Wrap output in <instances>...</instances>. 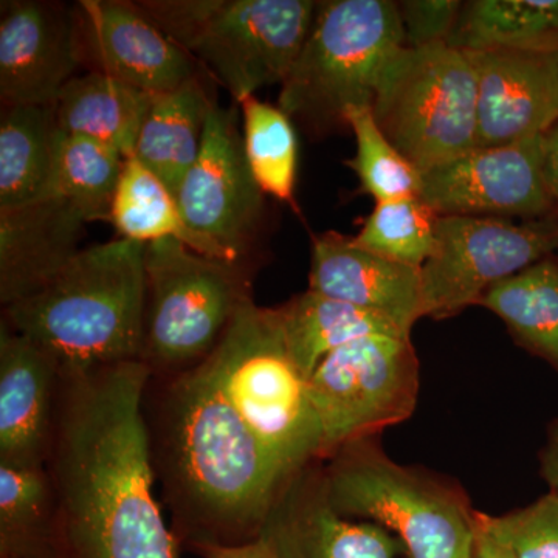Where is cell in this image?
<instances>
[{
  "label": "cell",
  "mask_w": 558,
  "mask_h": 558,
  "mask_svg": "<svg viewBox=\"0 0 558 558\" xmlns=\"http://www.w3.org/2000/svg\"><path fill=\"white\" fill-rule=\"evenodd\" d=\"M143 360L62 377L47 472L60 558H178L154 497Z\"/></svg>",
  "instance_id": "cell-1"
},
{
  "label": "cell",
  "mask_w": 558,
  "mask_h": 558,
  "mask_svg": "<svg viewBox=\"0 0 558 558\" xmlns=\"http://www.w3.org/2000/svg\"><path fill=\"white\" fill-rule=\"evenodd\" d=\"M159 417L157 465L179 543L190 549L258 538L289 478L204 366L174 376Z\"/></svg>",
  "instance_id": "cell-2"
},
{
  "label": "cell",
  "mask_w": 558,
  "mask_h": 558,
  "mask_svg": "<svg viewBox=\"0 0 558 558\" xmlns=\"http://www.w3.org/2000/svg\"><path fill=\"white\" fill-rule=\"evenodd\" d=\"M148 275L146 244L80 250L38 290L3 307L2 322L43 349L62 377L142 360Z\"/></svg>",
  "instance_id": "cell-3"
},
{
  "label": "cell",
  "mask_w": 558,
  "mask_h": 558,
  "mask_svg": "<svg viewBox=\"0 0 558 558\" xmlns=\"http://www.w3.org/2000/svg\"><path fill=\"white\" fill-rule=\"evenodd\" d=\"M201 365L286 478L323 457L310 379L286 347L278 307L250 300Z\"/></svg>",
  "instance_id": "cell-4"
},
{
  "label": "cell",
  "mask_w": 558,
  "mask_h": 558,
  "mask_svg": "<svg viewBox=\"0 0 558 558\" xmlns=\"http://www.w3.org/2000/svg\"><path fill=\"white\" fill-rule=\"evenodd\" d=\"M405 47L398 2H318L300 57L281 84L278 108L311 137L349 130L352 108H373L381 69Z\"/></svg>",
  "instance_id": "cell-5"
},
{
  "label": "cell",
  "mask_w": 558,
  "mask_h": 558,
  "mask_svg": "<svg viewBox=\"0 0 558 558\" xmlns=\"http://www.w3.org/2000/svg\"><path fill=\"white\" fill-rule=\"evenodd\" d=\"M165 35L230 92L234 101L282 84L310 36L312 0L135 2Z\"/></svg>",
  "instance_id": "cell-6"
},
{
  "label": "cell",
  "mask_w": 558,
  "mask_h": 558,
  "mask_svg": "<svg viewBox=\"0 0 558 558\" xmlns=\"http://www.w3.org/2000/svg\"><path fill=\"white\" fill-rule=\"evenodd\" d=\"M328 459L323 486L341 515L387 529L410 558H472L476 510L461 490L398 464L374 438Z\"/></svg>",
  "instance_id": "cell-7"
},
{
  "label": "cell",
  "mask_w": 558,
  "mask_h": 558,
  "mask_svg": "<svg viewBox=\"0 0 558 558\" xmlns=\"http://www.w3.org/2000/svg\"><path fill=\"white\" fill-rule=\"evenodd\" d=\"M146 275L142 360L153 376L199 366L252 300L241 263L209 258L175 240L146 245Z\"/></svg>",
  "instance_id": "cell-8"
},
{
  "label": "cell",
  "mask_w": 558,
  "mask_h": 558,
  "mask_svg": "<svg viewBox=\"0 0 558 558\" xmlns=\"http://www.w3.org/2000/svg\"><path fill=\"white\" fill-rule=\"evenodd\" d=\"M373 113L418 171L476 149V75L464 50L447 44L400 47L381 69Z\"/></svg>",
  "instance_id": "cell-9"
},
{
  "label": "cell",
  "mask_w": 558,
  "mask_h": 558,
  "mask_svg": "<svg viewBox=\"0 0 558 558\" xmlns=\"http://www.w3.org/2000/svg\"><path fill=\"white\" fill-rule=\"evenodd\" d=\"M421 368L411 337L374 333L330 352L310 377L323 457L413 416Z\"/></svg>",
  "instance_id": "cell-10"
},
{
  "label": "cell",
  "mask_w": 558,
  "mask_h": 558,
  "mask_svg": "<svg viewBox=\"0 0 558 558\" xmlns=\"http://www.w3.org/2000/svg\"><path fill=\"white\" fill-rule=\"evenodd\" d=\"M557 253L558 213L520 223L439 216L435 252L421 269L425 317H454L498 282Z\"/></svg>",
  "instance_id": "cell-11"
},
{
  "label": "cell",
  "mask_w": 558,
  "mask_h": 558,
  "mask_svg": "<svg viewBox=\"0 0 558 558\" xmlns=\"http://www.w3.org/2000/svg\"><path fill=\"white\" fill-rule=\"evenodd\" d=\"M186 226L241 263L260 222L264 193L253 179L236 109L209 110L199 156L175 191Z\"/></svg>",
  "instance_id": "cell-12"
},
{
  "label": "cell",
  "mask_w": 558,
  "mask_h": 558,
  "mask_svg": "<svg viewBox=\"0 0 558 558\" xmlns=\"http://www.w3.org/2000/svg\"><path fill=\"white\" fill-rule=\"evenodd\" d=\"M417 197L439 216L534 220L557 213L543 174V135L476 148L422 172Z\"/></svg>",
  "instance_id": "cell-13"
},
{
  "label": "cell",
  "mask_w": 558,
  "mask_h": 558,
  "mask_svg": "<svg viewBox=\"0 0 558 558\" xmlns=\"http://www.w3.org/2000/svg\"><path fill=\"white\" fill-rule=\"evenodd\" d=\"M81 61L149 95L199 76L197 62L146 17L135 2L81 0L75 9Z\"/></svg>",
  "instance_id": "cell-14"
},
{
  "label": "cell",
  "mask_w": 558,
  "mask_h": 558,
  "mask_svg": "<svg viewBox=\"0 0 558 558\" xmlns=\"http://www.w3.org/2000/svg\"><path fill=\"white\" fill-rule=\"evenodd\" d=\"M83 65L75 9L39 0L2 3L0 98L10 106H51Z\"/></svg>",
  "instance_id": "cell-15"
},
{
  "label": "cell",
  "mask_w": 558,
  "mask_h": 558,
  "mask_svg": "<svg viewBox=\"0 0 558 558\" xmlns=\"http://www.w3.org/2000/svg\"><path fill=\"white\" fill-rule=\"evenodd\" d=\"M465 53L476 75V148L515 145L558 123V51Z\"/></svg>",
  "instance_id": "cell-16"
},
{
  "label": "cell",
  "mask_w": 558,
  "mask_h": 558,
  "mask_svg": "<svg viewBox=\"0 0 558 558\" xmlns=\"http://www.w3.org/2000/svg\"><path fill=\"white\" fill-rule=\"evenodd\" d=\"M259 537L278 558H402L405 546L387 529L349 519L330 505L322 470H301L282 487Z\"/></svg>",
  "instance_id": "cell-17"
},
{
  "label": "cell",
  "mask_w": 558,
  "mask_h": 558,
  "mask_svg": "<svg viewBox=\"0 0 558 558\" xmlns=\"http://www.w3.org/2000/svg\"><path fill=\"white\" fill-rule=\"evenodd\" d=\"M310 290L387 319L407 336L425 318L421 269L359 247L337 231L312 242Z\"/></svg>",
  "instance_id": "cell-18"
},
{
  "label": "cell",
  "mask_w": 558,
  "mask_h": 558,
  "mask_svg": "<svg viewBox=\"0 0 558 558\" xmlns=\"http://www.w3.org/2000/svg\"><path fill=\"white\" fill-rule=\"evenodd\" d=\"M61 376L53 360L0 325V464L38 465L49 461Z\"/></svg>",
  "instance_id": "cell-19"
},
{
  "label": "cell",
  "mask_w": 558,
  "mask_h": 558,
  "mask_svg": "<svg viewBox=\"0 0 558 558\" xmlns=\"http://www.w3.org/2000/svg\"><path fill=\"white\" fill-rule=\"evenodd\" d=\"M87 222L60 197L0 211V301L10 306L38 290L76 253Z\"/></svg>",
  "instance_id": "cell-20"
},
{
  "label": "cell",
  "mask_w": 558,
  "mask_h": 558,
  "mask_svg": "<svg viewBox=\"0 0 558 558\" xmlns=\"http://www.w3.org/2000/svg\"><path fill=\"white\" fill-rule=\"evenodd\" d=\"M153 98L102 73L86 72L65 84L54 112L64 134L97 140L131 159Z\"/></svg>",
  "instance_id": "cell-21"
},
{
  "label": "cell",
  "mask_w": 558,
  "mask_h": 558,
  "mask_svg": "<svg viewBox=\"0 0 558 558\" xmlns=\"http://www.w3.org/2000/svg\"><path fill=\"white\" fill-rule=\"evenodd\" d=\"M199 76L154 95L140 131L134 159L174 193L201 153L209 110L215 105Z\"/></svg>",
  "instance_id": "cell-22"
},
{
  "label": "cell",
  "mask_w": 558,
  "mask_h": 558,
  "mask_svg": "<svg viewBox=\"0 0 558 558\" xmlns=\"http://www.w3.org/2000/svg\"><path fill=\"white\" fill-rule=\"evenodd\" d=\"M60 134L54 105L3 108L0 120V211L50 196Z\"/></svg>",
  "instance_id": "cell-23"
},
{
  "label": "cell",
  "mask_w": 558,
  "mask_h": 558,
  "mask_svg": "<svg viewBox=\"0 0 558 558\" xmlns=\"http://www.w3.org/2000/svg\"><path fill=\"white\" fill-rule=\"evenodd\" d=\"M286 347L310 379L330 352L374 333L407 336L387 319L322 293L306 292L278 307Z\"/></svg>",
  "instance_id": "cell-24"
},
{
  "label": "cell",
  "mask_w": 558,
  "mask_h": 558,
  "mask_svg": "<svg viewBox=\"0 0 558 558\" xmlns=\"http://www.w3.org/2000/svg\"><path fill=\"white\" fill-rule=\"evenodd\" d=\"M480 306L494 312L510 336L558 373V258L538 260L487 290Z\"/></svg>",
  "instance_id": "cell-25"
},
{
  "label": "cell",
  "mask_w": 558,
  "mask_h": 558,
  "mask_svg": "<svg viewBox=\"0 0 558 558\" xmlns=\"http://www.w3.org/2000/svg\"><path fill=\"white\" fill-rule=\"evenodd\" d=\"M447 46L465 51H558V0L464 2Z\"/></svg>",
  "instance_id": "cell-26"
},
{
  "label": "cell",
  "mask_w": 558,
  "mask_h": 558,
  "mask_svg": "<svg viewBox=\"0 0 558 558\" xmlns=\"http://www.w3.org/2000/svg\"><path fill=\"white\" fill-rule=\"evenodd\" d=\"M109 220L123 240L146 245L175 240L201 255L230 260L222 250L186 226L174 193L134 157L124 161Z\"/></svg>",
  "instance_id": "cell-27"
},
{
  "label": "cell",
  "mask_w": 558,
  "mask_h": 558,
  "mask_svg": "<svg viewBox=\"0 0 558 558\" xmlns=\"http://www.w3.org/2000/svg\"><path fill=\"white\" fill-rule=\"evenodd\" d=\"M0 558H60L46 465L0 464Z\"/></svg>",
  "instance_id": "cell-28"
},
{
  "label": "cell",
  "mask_w": 558,
  "mask_h": 558,
  "mask_svg": "<svg viewBox=\"0 0 558 558\" xmlns=\"http://www.w3.org/2000/svg\"><path fill=\"white\" fill-rule=\"evenodd\" d=\"M126 160L97 140L61 131L50 196L68 202L87 222L109 220Z\"/></svg>",
  "instance_id": "cell-29"
},
{
  "label": "cell",
  "mask_w": 558,
  "mask_h": 558,
  "mask_svg": "<svg viewBox=\"0 0 558 558\" xmlns=\"http://www.w3.org/2000/svg\"><path fill=\"white\" fill-rule=\"evenodd\" d=\"M244 123L245 159L264 196L295 202L299 140L293 121L278 106L256 95L238 102Z\"/></svg>",
  "instance_id": "cell-30"
},
{
  "label": "cell",
  "mask_w": 558,
  "mask_h": 558,
  "mask_svg": "<svg viewBox=\"0 0 558 558\" xmlns=\"http://www.w3.org/2000/svg\"><path fill=\"white\" fill-rule=\"evenodd\" d=\"M438 218L418 197L377 202L352 241L384 258L422 269L435 252Z\"/></svg>",
  "instance_id": "cell-31"
},
{
  "label": "cell",
  "mask_w": 558,
  "mask_h": 558,
  "mask_svg": "<svg viewBox=\"0 0 558 558\" xmlns=\"http://www.w3.org/2000/svg\"><path fill=\"white\" fill-rule=\"evenodd\" d=\"M347 123L357 146L354 159L347 165L357 174L363 191L376 202L417 197L422 172L381 132L373 108L349 109Z\"/></svg>",
  "instance_id": "cell-32"
},
{
  "label": "cell",
  "mask_w": 558,
  "mask_h": 558,
  "mask_svg": "<svg viewBox=\"0 0 558 558\" xmlns=\"http://www.w3.org/2000/svg\"><path fill=\"white\" fill-rule=\"evenodd\" d=\"M492 524L508 542L515 558H558V494L550 492L537 501L506 515H492Z\"/></svg>",
  "instance_id": "cell-33"
},
{
  "label": "cell",
  "mask_w": 558,
  "mask_h": 558,
  "mask_svg": "<svg viewBox=\"0 0 558 558\" xmlns=\"http://www.w3.org/2000/svg\"><path fill=\"white\" fill-rule=\"evenodd\" d=\"M462 3L459 0H405L398 2L405 47L424 49L449 43L457 27Z\"/></svg>",
  "instance_id": "cell-34"
},
{
  "label": "cell",
  "mask_w": 558,
  "mask_h": 558,
  "mask_svg": "<svg viewBox=\"0 0 558 558\" xmlns=\"http://www.w3.org/2000/svg\"><path fill=\"white\" fill-rule=\"evenodd\" d=\"M472 558H515L508 542L492 524V515L484 512H476Z\"/></svg>",
  "instance_id": "cell-35"
},
{
  "label": "cell",
  "mask_w": 558,
  "mask_h": 558,
  "mask_svg": "<svg viewBox=\"0 0 558 558\" xmlns=\"http://www.w3.org/2000/svg\"><path fill=\"white\" fill-rule=\"evenodd\" d=\"M190 550L201 558H278L263 537L234 546L201 543V545L191 546Z\"/></svg>",
  "instance_id": "cell-36"
},
{
  "label": "cell",
  "mask_w": 558,
  "mask_h": 558,
  "mask_svg": "<svg viewBox=\"0 0 558 558\" xmlns=\"http://www.w3.org/2000/svg\"><path fill=\"white\" fill-rule=\"evenodd\" d=\"M539 473L550 492L558 494V417L550 422L546 442L539 451Z\"/></svg>",
  "instance_id": "cell-37"
},
{
  "label": "cell",
  "mask_w": 558,
  "mask_h": 558,
  "mask_svg": "<svg viewBox=\"0 0 558 558\" xmlns=\"http://www.w3.org/2000/svg\"><path fill=\"white\" fill-rule=\"evenodd\" d=\"M543 174L558 213V123L543 134Z\"/></svg>",
  "instance_id": "cell-38"
},
{
  "label": "cell",
  "mask_w": 558,
  "mask_h": 558,
  "mask_svg": "<svg viewBox=\"0 0 558 558\" xmlns=\"http://www.w3.org/2000/svg\"><path fill=\"white\" fill-rule=\"evenodd\" d=\"M557 258H558V253H557Z\"/></svg>",
  "instance_id": "cell-39"
}]
</instances>
